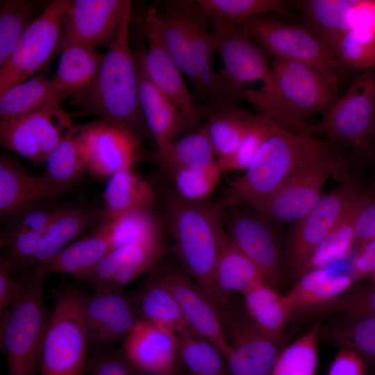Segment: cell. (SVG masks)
Returning <instances> with one entry per match:
<instances>
[{
  "mask_svg": "<svg viewBox=\"0 0 375 375\" xmlns=\"http://www.w3.org/2000/svg\"><path fill=\"white\" fill-rule=\"evenodd\" d=\"M153 7L164 44L204 107L224 102V85L213 65L216 52L212 21L197 1L167 0Z\"/></svg>",
  "mask_w": 375,
  "mask_h": 375,
  "instance_id": "6da1fadb",
  "label": "cell"
},
{
  "mask_svg": "<svg viewBox=\"0 0 375 375\" xmlns=\"http://www.w3.org/2000/svg\"><path fill=\"white\" fill-rule=\"evenodd\" d=\"M333 153H336L334 140L294 132L272 120L269 138L216 203L220 209L243 205L259 211L295 173Z\"/></svg>",
  "mask_w": 375,
  "mask_h": 375,
  "instance_id": "7a4b0ae2",
  "label": "cell"
},
{
  "mask_svg": "<svg viewBox=\"0 0 375 375\" xmlns=\"http://www.w3.org/2000/svg\"><path fill=\"white\" fill-rule=\"evenodd\" d=\"M216 51L224 67L220 75L224 85V102L243 99L278 124L289 119L278 83L265 51L238 24L212 20Z\"/></svg>",
  "mask_w": 375,
  "mask_h": 375,
  "instance_id": "3957f363",
  "label": "cell"
},
{
  "mask_svg": "<svg viewBox=\"0 0 375 375\" xmlns=\"http://www.w3.org/2000/svg\"><path fill=\"white\" fill-rule=\"evenodd\" d=\"M132 10L131 1L92 87L76 104L141 140L151 134L140 105L137 60L129 44Z\"/></svg>",
  "mask_w": 375,
  "mask_h": 375,
  "instance_id": "277c9868",
  "label": "cell"
},
{
  "mask_svg": "<svg viewBox=\"0 0 375 375\" xmlns=\"http://www.w3.org/2000/svg\"><path fill=\"white\" fill-rule=\"evenodd\" d=\"M162 201L164 227L171 235L180 260L217 306L213 278L226 236L221 209L209 200L182 201L171 189L163 190Z\"/></svg>",
  "mask_w": 375,
  "mask_h": 375,
  "instance_id": "5b68a950",
  "label": "cell"
},
{
  "mask_svg": "<svg viewBox=\"0 0 375 375\" xmlns=\"http://www.w3.org/2000/svg\"><path fill=\"white\" fill-rule=\"evenodd\" d=\"M44 277L36 268L17 274L16 297L0 316V347L7 362V375L40 372L51 313L44 298Z\"/></svg>",
  "mask_w": 375,
  "mask_h": 375,
  "instance_id": "8992f818",
  "label": "cell"
},
{
  "mask_svg": "<svg viewBox=\"0 0 375 375\" xmlns=\"http://www.w3.org/2000/svg\"><path fill=\"white\" fill-rule=\"evenodd\" d=\"M85 294L67 284L53 291V307L43 345L41 375L85 374L90 346L83 310Z\"/></svg>",
  "mask_w": 375,
  "mask_h": 375,
  "instance_id": "52a82bcc",
  "label": "cell"
},
{
  "mask_svg": "<svg viewBox=\"0 0 375 375\" xmlns=\"http://www.w3.org/2000/svg\"><path fill=\"white\" fill-rule=\"evenodd\" d=\"M273 56L307 64L339 78L344 65L327 42L308 26L292 24L272 15H256L234 22Z\"/></svg>",
  "mask_w": 375,
  "mask_h": 375,
  "instance_id": "ba28073f",
  "label": "cell"
},
{
  "mask_svg": "<svg viewBox=\"0 0 375 375\" xmlns=\"http://www.w3.org/2000/svg\"><path fill=\"white\" fill-rule=\"evenodd\" d=\"M271 66L292 131L301 133L306 116L325 115L338 99L336 77L294 60L273 58Z\"/></svg>",
  "mask_w": 375,
  "mask_h": 375,
  "instance_id": "9c48e42d",
  "label": "cell"
},
{
  "mask_svg": "<svg viewBox=\"0 0 375 375\" xmlns=\"http://www.w3.org/2000/svg\"><path fill=\"white\" fill-rule=\"evenodd\" d=\"M69 0L51 2L31 22L7 62L0 67V94L42 69L58 52Z\"/></svg>",
  "mask_w": 375,
  "mask_h": 375,
  "instance_id": "30bf717a",
  "label": "cell"
},
{
  "mask_svg": "<svg viewBox=\"0 0 375 375\" xmlns=\"http://www.w3.org/2000/svg\"><path fill=\"white\" fill-rule=\"evenodd\" d=\"M362 192L356 181L345 178L290 228L286 242V260L292 276H301L312 253L328 235Z\"/></svg>",
  "mask_w": 375,
  "mask_h": 375,
  "instance_id": "8fae6325",
  "label": "cell"
},
{
  "mask_svg": "<svg viewBox=\"0 0 375 375\" xmlns=\"http://www.w3.org/2000/svg\"><path fill=\"white\" fill-rule=\"evenodd\" d=\"M375 115V71L367 69L351 83L319 122L308 124L306 134H324L358 150L367 149Z\"/></svg>",
  "mask_w": 375,
  "mask_h": 375,
  "instance_id": "7c38bea8",
  "label": "cell"
},
{
  "mask_svg": "<svg viewBox=\"0 0 375 375\" xmlns=\"http://www.w3.org/2000/svg\"><path fill=\"white\" fill-rule=\"evenodd\" d=\"M345 169V162L337 153L321 156L295 173L258 212L270 222H295L322 198L330 176L347 178Z\"/></svg>",
  "mask_w": 375,
  "mask_h": 375,
  "instance_id": "4fadbf2b",
  "label": "cell"
},
{
  "mask_svg": "<svg viewBox=\"0 0 375 375\" xmlns=\"http://www.w3.org/2000/svg\"><path fill=\"white\" fill-rule=\"evenodd\" d=\"M73 128L60 106L49 105L21 117L0 120V142L35 165L44 164Z\"/></svg>",
  "mask_w": 375,
  "mask_h": 375,
  "instance_id": "5bb4252c",
  "label": "cell"
},
{
  "mask_svg": "<svg viewBox=\"0 0 375 375\" xmlns=\"http://www.w3.org/2000/svg\"><path fill=\"white\" fill-rule=\"evenodd\" d=\"M226 235L235 247L274 287L281 274L280 248L272 222L258 210L243 205L221 209Z\"/></svg>",
  "mask_w": 375,
  "mask_h": 375,
  "instance_id": "9a60e30c",
  "label": "cell"
},
{
  "mask_svg": "<svg viewBox=\"0 0 375 375\" xmlns=\"http://www.w3.org/2000/svg\"><path fill=\"white\" fill-rule=\"evenodd\" d=\"M133 19L147 40L148 49L144 50L143 63L149 79L176 105L190 129L200 128L198 107L188 91L181 71L164 44L153 7L150 6Z\"/></svg>",
  "mask_w": 375,
  "mask_h": 375,
  "instance_id": "2e32d148",
  "label": "cell"
},
{
  "mask_svg": "<svg viewBox=\"0 0 375 375\" xmlns=\"http://www.w3.org/2000/svg\"><path fill=\"white\" fill-rule=\"evenodd\" d=\"M173 295L190 328L226 354L228 345L222 313L192 278L158 262L148 273Z\"/></svg>",
  "mask_w": 375,
  "mask_h": 375,
  "instance_id": "e0dca14e",
  "label": "cell"
},
{
  "mask_svg": "<svg viewBox=\"0 0 375 375\" xmlns=\"http://www.w3.org/2000/svg\"><path fill=\"white\" fill-rule=\"evenodd\" d=\"M228 349L225 355L231 375H272L281 347L270 340L244 311L222 313Z\"/></svg>",
  "mask_w": 375,
  "mask_h": 375,
  "instance_id": "ac0fdd59",
  "label": "cell"
},
{
  "mask_svg": "<svg viewBox=\"0 0 375 375\" xmlns=\"http://www.w3.org/2000/svg\"><path fill=\"white\" fill-rule=\"evenodd\" d=\"M128 0H73L64 15L58 52L81 45L110 44L117 37Z\"/></svg>",
  "mask_w": 375,
  "mask_h": 375,
  "instance_id": "d6986e66",
  "label": "cell"
},
{
  "mask_svg": "<svg viewBox=\"0 0 375 375\" xmlns=\"http://www.w3.org/2000/svg\"><path fill=\"white\" fill-rule=\"evenodd\" d=\"M121 290L98 285L85 294L83 316L90 345L95 349L109 348L124 338L140 319L131 299Z\"/></svg>",
  "mask_w": 375,
  "mask_h": 375,
  "instance_id": "ffe728a7",
  "label": "cell"
},
{
  "mask_svg": "<svg viewBox=\"0 0 375 375\" xmlns=\"http://www.w3.org/2000/svg\"><path fill=\"white\" fill-rule=\"evenodd\" d=\"M120 353L138 375H170L181 369L177 337L144 319L125 336Z\"/></svg>",
  "mask_w": 375,
  "mask_h": 375,
  "instance_id": "44dd1931",
  "label": "cell"
},
{
  "mask_svg": "<svg viewBox=\"0 0 375 375\" xmlns=\"http://www.w3.org/2000/svg\"><path fill=\"white\" fill-rule=\"evenodd\" d=\"M140 139L130 131L103 120L95 121L88 171L98 178L134 169L142 160Z\"/></svg>",
  "mask_w": 375,
  "mask_h": 375,
  "instance_id": "7402d4cb",
  "label": "cell"
},
{
  "mask_svg": "<svg viewBox=\"0 0 375 375\" xmlns=\"http://www.w3.org/2000/svg\"><path fill=\"white\" fill-rule=\"evenodd\" d=\"M67 194L44 175L30 172L13 157L0 156V214L1 219L27 206L55 202Z\"/></svg>",
  "mask_w": 375,
  "mask_h": 375,
  "instance_id": "603a6c76",
  "label": "cell"
},
{
  "mask_svg": "<svg viewBox=\"0 0 375 375\" xmlns=\"http://www.w3.org/2000/svg\"><path fill=\"white\" fill-rule=\"evenodd\" d=\"M167 250L162 240L116 248L100 261L85 281L92 287L122 289L151 270Z\"/></svg>",
  "mask_w": 375,
  "mask_h": 375,
  "instance_id": "cb8c5ba5",
  "label": "cell"
},
{
  "mask_svg": "<svg viewBox=\"0 0 375 375\" xmlns=\"http://www.w3.org/2000/svg\"><path fill=\"white\" fill-rule=\"evenodd\" d=\"M144 49L140 43L135 51L138 71L139 101L151 136L157 149H161L190 128L176 105L147 76L143 63Z\"/></svg>",
  "mask_w": 375,
  "mask_h": 375,
  "instance_id": "d4e9b609",
  "label": "cell"
},
{
  "mask_svg": "<svg viewBox=\"0 0 375 375\" xmlns=\"http://www.w3.org/2000/svg\"><path fill=\"white\" fill-rule=\"evenodd\" d=\"M112 250L109 223L101 221L92 233L75 240L35 268L44 276L65 274L85 281L100 261Z\"/></svg>",
  "mask_w": 375,
  "mask_h": 375,
  "instance_id": "484cf974",
  "label": "cell"
},
{
  "mask_svg": "<svg viewBox=\"0 0 375 375\" xmlns=\"http://www.w3.org/2000/svg\"><path fill=\"white\" fill-rule=\"evenodd\" d=\"M94 127L95 122L74 126L45 160L44 176L66 193L88 170Z\"/></svg>",
  "mask_w": 375,
  "mask_h": 375,
  "instance_id": "4316f807",
  "label": "cell"
},
{
  "mask_svg": "<svg viewBox=\"0 0 375 375\" xmlns=\"http://www.w3.org/2000/svg\"><path fill=\"white\" fill-rule=\"evenodd\" d=\"M353 283V276L328 267L310 270L283 299L292 315L326 306L342 296Z\"/></svg>",
  "mask_w": 375,
  "mask_h": 375,
  "instance_id": "83f0119b",
  "label": "cell"
},
{
  "mask_svg": "<svg viewBox=\"0 0 375 375\" xmlns=\"http://www.w3.org/2000/svg\"><path fill=\"white\" fill-rule=\"evenodd\" d=\"M103 220L101 210L85 204L62 205L42 234L35 267L58 253Z\"/></svg>",
  "mask_w": 375,
  "mask_h": 375,
  "instance_id": "f1b7e54d",
  "label": "cell"
},
{
  "mask_svg": "<svg viewBox=\"0 0 375 375\" xmlns=\"http://www.w3.org/2000/svg\"><path fill=\"white\" fill-rule=\"evenodd\" d=\"M103 54L94 48L74 45L61 52L57 71L51 80L55 88L76 103L92 87Z\"/></svg>",
  "mask_w": 375,
  "mask_h": 375,
  "instance_id": "f546056e",
  "label": "cell"
},
{
  "mask_svg": "<svg viewBox=\"0 0 375 375\" xmlns=\"http://www.w3.org/2000/svg\"><path fill=\"white\" fill-rule=\"evenodd\" d=\"M146 275L143 285L130 297L139 318L161 327L176 337L194 333L185 322L171 292L150 275Z\"/></svg>",
  "mask_w": 375,
  "mask_h": 375,
  "instance_id": "4dcf8cb0",
  "label": "cell"
},
{
  "mask_svg": "<svg viewBox=\"0 0 375 375\" xmlns=\"http://www.w3.org/2000/svg\"><path fill=\"white\" fill-rule=\"evenodd\" d=\"M205 114L207 128L217 160L224 159L238 148L258 118L235 103L199 108Z\"/></svg>",
  "mask_w": 375,
  "mask_h": 375,
  "instance_id": "1f68e13d",
  "label": "cell"
},
{
  "mask_svg": "<svg viewBox=\"0 0 375 375\" xmlns=\"http://www.w3.org/2000/svg\"><path fill=\"white\" fill-rule=\"evenodd\" d=\"M156 199V188L148 179L134 169L119 172L108 179L103 193V220L133 210L151 208Z\"/></svg>",
  "mask_w": 375,
  "mask_h": 375,
  "instance_id": "d6a6232c",
  "label": "cell"
},
{
  "mask_svg": "<svg viewBox=\"0 0 375 375\" xmlns=\"http://www.w3.org/2000/svg\"><path fill=\"white\" fill-rule=\"evenodd\" d=\"M374 200L375 184L366 190H362L331 232L312 253L303 274L328 267L349 253L355 244L357 218L362 209Z\"/></svg>",
  "mask_w": 375,
  "mask_h": 375,
  "instance_id": "836d02e7",
  "label": "cell"
},
{
  "mask_svg": "<svg viewBox=\"0 0 375 375\" xmlns=\"http://www.w3.org/2000/svg\"><path fill=\"white\" fill-rule=\"evenodd\" d=\"M262 281H265L259 270L235 247L226 235L213 278L217 306L225 308L233 293H242Z\"/></svg>",
  "mask_w": 375,
  "mask_h": 375,
  "instance_id": "e575fe53",
  "label": "cell"
},
{
  "mask_svg": "<svg viewBox=\"0 0 375 375\" xmlns=\"http://www.w3.org/2000/svg\"><path fill=\"white\" fill-rule=\"evenodd\" d=\"M242 294L247 314L270 340L281 348L285 328L291 317L283 295L265 281L253 285Z\"/></svg>",
  "mask_w": 375,
  "mask_h": 375,
  "instance_id": "d590c367",
  "label": "cell"
},
{
  "mask_svg": "<svg viewBox=\"0 0 375 375\" xmlns=\"http://www.w3.org/2000/svg\"><path fill=\"white\" fill-rule=\"evenodd\" d=\"M65 99L51 78L33 76L0 94V120L21 117L49 105L61 106Z\"/></svg>",
  "mask_w": 375,
  "mask_h": 375,
  "instance_id": "8d00e7d4",
  "label": "cell"
},
{
  "mask_svg": "<svg viewBox=\"0 0 375 375\" xmlns=\"http://www.w3.org/2000/svg\"><path fill=\"white\" fill-rule=\"evenodd\" d=\"M215 158L205 125L149 155L150 160L167 173L180 168L206 167L216 161Z\"/></svg>",
  "mask_w": 375,
  "mask_h": 375,
  "instance_id": "74e56055",
  "label": "cell"
},
{
  "mask_svg": "<svg viewBox=\"0 0 375 375\" xmlns=\"http://www.w3.org/2000/svg\"><path fill=\"white\" fill-rule=\"evenodd\" d=\"M107 220L112 249L162 240V217L151 208L133 210Z\"/></svg>",
  "mask_w": 375,
  "mask_h": 375,
  "instance_id": "f35d334b",
  "label": "cell"
},
{
  "mask_svg": "<svg viewBox=\"0 0 375 375\" xmlns=\"http://www.w3.org/2000/svg\"><path fill=\"white\" fill-rule=\"evenodd\" d=\"M356 0H303L297 5L308 26L324 40L352 29V12Z\"/></svg>",
  "mask_w": 375,
  "mask_h": 375,
  "instance_id": "ab89813d",
  "label": "cell"
},
{
  "mask_svg": "<svg viewBox=\"0 0 375 375\" xmlns=\"http://www.w3.org/2000/svg\"><path fill=\"white\" fill-rule=\"evenodd\" d=\"M177 338L181 366L188 375H231L224 355L212 342L194 333Z\"/></svg>",
  "mask_w": 375,
  "mask_h": 375,
  "instance_id": "60d3db41",
  "label": "cell"
},
{
  "mask_svg": "<svg viewBox=\"0 0 375 375\" xmlns=\"http://www.w3.org/2000/svg\"><path fill=\"white\" fill-rule=\"evenodd\" d=\"M171 174L174 188L173 193L186 202L209 200L223 174L217 160L199 168H180L167 173Z\"/></svg>",
  "mask_w": 375,
  "mask_h": 375,
  "instance_id": "b9f144b4",
  "label": "cell"
},
{
  "mask_svg": "<svg viewBox=\"0 0 375 375\" xmlns=\"http://www.w3.org/2000/svg\"><path fill=\"white\" fill-rule=\"evenodd\" d=\"M319 324L281 351L272 375H314L318 360Z\"/></svg>",
  "mask_w": 375,
  "mask_h": 375,
  "instance_id": "7bdbcfd3",
  "label": "cell"
},
{
  "mask_svg": "<svg viewBox=\"0 0 375 375\" xmlns=\"http://www.w3.org/2000/svg\"><path fill=\"white\" fill-rule=\"evenodd\" d=\"M324 40L344 66L367 69L375 67V34L355 28Z\"/></svg>",
  "mask_w": 375,
  "mask_h": 375,
  "instance_id": "ee69618b",
  "label": "cell"
},
{
  "mask_svg": "<svg viewBox=\"0 0 375 375\" xmlns=\"http://www.w3.org/2000/svg\"><path fill=\"white\" fill-rule=\"evenodd\" d=\"M212 20L236 22L247 17L277 14L285 17L292 15L278 0H198Z\"/></svg>",
  "mask_w": 375,
  "mask_h": 375,
  "instance_id": "f6af8a7d",
  "label": "cell"
},
{
  "mask_svg": "<svg viewBox=\"0 0 375 375\" xmlns=\"http://www.w3.org/2000/svg\"><path fill=\"white\" fill-rule=\"evenodd\" d=\"M35 9L27 0L0 1V67L9 59Z\"/></svg>",
  "mask_w": 375,
  "mask_h": 375,
  "instance_id": "bcb514c9",
  "label": "cell"
},
{
  "mask_svg": "<svg viewBox=\"0 0 375 375\" xmlns=\"http://www.w3.org/2000/svg\"><path fill=\"white\" fill-rule=\"evenodd\" d=\"M333 333L334 340L343 348L351 349L375 362V316L355 315Z\"/></svg>",
  "mask_w": 375,
  "mask_h": 375,
  "instance_id": "7dc6e473",
  "label": "cell"
},
{
  "mask_svg": "<svg viewBox=\"0 0 375 375\" xmlns=\"http://www.w3.org/2000/svg\"><path fill=\"white\" fill-rule=\"evenodd\" d=\"M272 120L258 111V118L242 142L230 156L217 160L223 173L227 171L245 170L272 133Z\"/></svg>",
  "mask_w": 375,
  "mask_h": 375,
  "instance_id": "c3c4849f",
  "label": "cell"
},
{
  "mask_svg": "<svg viewBox=\"0 0 375 375\" xmlns=\"http://www.w3.org/2000/svg\"><path fill=\"white\" fill-rule=\"evenodd\" d=\"M42 233L32 232H2L0 244L10 262L13 272L21 274L35 268V256Z\"/></svg>",
  "mask_w": 375,
  "mask_h": 375,
  "instance_id": "681fc988",
  "label": "cell"
},
{
  "mask_svg": "<svg viewBox=\"0 0 375 375\" xmlns=\"http://www.w3.org/2000/svg\"><path fill=\"white\" fill-rule=\"evenodd\" d=\"M62 205L45 202L27 206L3 218L2 232L44 233Z\"/></svg>",
  "mask_w": 375,
  "mask_h": 375,
  "instance_id": "f907efd6",
  "label": "cell"
},
{
  "mask_svg": "<svg viewBox=\"0 0 375 375\" xmlns=\"http://www.w3.org/2000/svg\"><path fill=\"white\" fill-rule=\"evenodd\" d=\"M85 373L90 375H138L121 353L109 348L94 349L88 355Z\"/></svg>",
  "mask_w": 375,
  "mask_h": 375,
  "instance_id": "816d5d0a",
  "label": "cell"
},
{
  "mask_svg": "<svg viewBox=\"0 0 375 375\" xmlns=\"http://www.w3.org/2000/svg\"><path fill=\"white\" fill-rule=\"evenodd\" d=\"M328 305L350 316H375V288L359 287Z\"/></svg>",
  "mask_w": 375,
  "mask_h": 375,
  "instance_id": "f5cc1de1",
  "label": "cell"
},
{
  "mask_svg": "<svg viewBox=\"0 0 375 375\" xmlns=\"http://www.w3.org/2000/svg\"><path fill=\"white\" fill-rule=\"evenodd\" d=\"M362 358L356 351L342 348L333 359L327 375H365Z\"/></svg>",
  "mask_w": 375,
  "mask_h": 375,
  "instance_id": "db71d44e",
  "label": "cell"
},
{
  "mask_svg": "<svg viewBox=\"0 0 375 375\" xmlns=\"http://www.w3.org/2000/svg\"><path fill=\"white\" fill-rule=\"evenodd\" d=\"M13 273L10 262L4 253H1L0 256V316L10 308L17 293L18 283Z\"/></svg>",
  "mask_w": 375,
  "mask_h": 375,
  "instance_id": "11a10c76",
  "label": "cell"
},
{
  "mask_svg": "<svg viewBox=\"0 0 375 375\" xmlns=\"http://www.w3.org/2000/svg\"><path fill=\"white\" fill-rule=\"evenodd\" d=\"M355 244L361 247L375 239V200L359 214L355 228Z\"/></svg>",
  "mask_w": 375,
  "mask_h": 375,
  "instance_id": "9f6ffc18",
  "label": "cell"
},
{
  "mask_svg": "<svg viewBox=\"0 0 375 375\" xmlns=\"http://www.w3.org/2000/svg\"><path fill=\"white\" fill-rule=\"evenodd\" d=\"M375 34V0H356L352 12V29Z\"/></svg>",
  "mask_w": 375,
  "mask_h": 375,
  "instance_id": "6f0895ef",
  "label": "cell"
},
{
  "mask_svg": "<svg viewBox=\"0 0 375 375\" xmlns=\"http://www.w3.org/2000/svg\"><path fill=\"white\" fill-rule=\"evenodd\" d=\"M355 277H361L375 271V239L360 247L351 262Z\"/></svg>",
  "mask_w": 375,
  "mask_h": 375,
  "instance_id": "680465c9",
  "label": "cell"
},
{
  "mask_svg": "<svg viewBox=\"0 0 375 375\" xmlns=\"http://www.w3.org/2000/svg\"><path fill=\"white\" fill-rule=\"evenodd\" d=\"M373 140L375 144V115L374 117L371 132H370V140Z\"/></svg>",
  "mask_w": 375,
  "mask_h": 375,
  "instance_id": "91938a15",
  "label": "cell"
},
{
  "mask_svg": "<svg viewBox=\"0 0 375 375\" xmlns=\"http://www.w3.org/2000/svg\"><path fill=\"white\" fill-rule=\"evenodd\" d=\"M170 375H187L186 373H184V372H182L181 371V369H179L178 371H177L176 372L172 374H170Z\"/></svg>",
  "mask_w": 375,
  "mask_h": 375,
  "instance_id": "94428289",
  "label": "cell"
},
{
  "mask_svg": "<svg viewBox=\"0 0 375 375\" xmlns=\"http://www.w3.org/2000/svg\"><path fill=\"white\" fill-rule=\"evenodd\" d=\"M374 273L375 274V271H374Z\"/></svg>",
  "mask_w": 375,
  "mask_h": 375,
  "instance_id": "6125c7cd",
  "label": "cell"
},
{
  "mask_svg": "<svg viewBox=\"0 0 375 375\" xmlns=\"http://www.w3.org/2000/svg\"><path fill=\"white\" fill-rule=\"evenodd\" d=\"M188 375V374H187Z\"/></svg>",
  "mask_w": 375,
  "mask_h": 375,
  "instance_id": "be15d7a7",
  "label": "cell"
}]
</instances>
